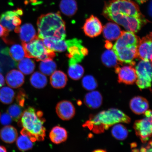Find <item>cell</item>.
Masks as SVG:
<instances>
[{
    "label": "cell",
    "mask_w": 152,
    "mask_h": 152,
    "mask_svg": "<svg viewBox=\"0 0 152 152\" xmlns=\"http://www.w3.org/2000/svg\"><path fill=\"white\" fill-rule=\"evenodd\" d=\"M84 102L85 105L90 109H98L102 104V95L98 91H91V92L87 93L85 95Z\"/></svg>",
    "instance_id": "17"
},
{
    "label": "cell",
    "mask_w": 152,
    "mask_h": 152,
    "mask_svg": "<svg viewBox=\"0 0 152 152\" xmlns=\"http://www.w3.org/2000/svg\"><path fill=\"white\" fill-rule=\"evenodd\" d=\"M23 14V11L20 9H18L14 11H6L0 16V24L7 31H12L15 28L12 24V20L14 17L17 15L21 16Z\"/></svg>",
    "instance_id": "14"
},
{
    "label": "cell",
    "mask_w": 152,
    "mask_h": 152,
    "mask_svg": "<svg viewBox=\"0 0 152 152\" xmlns=\"http://www.w3.org/2000/svg\"><path fill=\"white\" fill-rule=\"evenodd\" d=\"M56 64L53 60L41 61L39 65V69L42 73L46 75H50L56 71Z\"/></svg>",
    "instance_id": "31"
},
{
    "label": "cell",
    "mask_w": 152,
    "mask_h": 152,
    "mask_svg": "<svg viewBox=\"0 0 152 152\" xmlns=\"http://www.w3.org/2000/svg\"><path fill=\"white\" fill-rule=\"evenodd\" d=\"M1 113H0V117H1Z\"/></svg>",
    "instance_id": "47"
},
{
    "label": "cell",
    "mask_w": 152,
    "mask_h": 152,
    "mask_svg": "<svg viewBox=\"0 0 152 152\" xmlns=\"http://www.w3.org/2000/svg\"><path fill=\"white\" fill-rule=\"evenodd\" d=\"M44 44L47 48L55 52H64L67 49V45L64 39L49 37L42 39Z\"/></svg>",
    "instance_id": "19"
},
{
    "label": "cell",
    "mask_w": 152,
    "mask_h": 152,
    "mask_svg": "<svg viewBox=\"0 0 152 152\" xmlns=\"http://www.w3.org/2000/svg\"><path fill=\"white\" fill-rule=\"evenodd\" d=\"M144 148L145 152H152V140L149 142L146 147Z\"/></svg>",
    "instance_id": "39"
},
{
    "label": "cell",
    "mask_w": 152,
    "mask_h": 152,
    "mask_svg": "<svg viewBox=\"0 0 152 152\" xmlns=\"http://www.w3.org/2000/svg\"><path fill=\"white\" fill-rule=\"evenodd\" d=\"M7 112L13 120L16 122L19 121L23 113L20 105L16 104H12L10 106Z\"/></svg>",
    "instance_id": "35"
},
{
    "label": "cell",
    "mask_w": 152,
    "mask_h": 152,
    "mask_svg": "<svg viewBox=\"0 0 152 152\" xmlns=\"http://www.w3.org/2000/svg\"><path fill=\"white\" fill-rule=\"evenodd\" d=\"M50 83L53 88L62 89L64 88L67 83V76L61 71H55L50 77Z\"/></svg>",
    "instance_id": "23"
},
{
    "label": "cell",
    "mask_w": 152,
    "mask_h": 152,
    "mask_svg": "<svg viewBox=\"0 0 152 152\" xmlns=\"http://www.w3.org/2000/svg\"><path fill=\"white\" fill-rule=\"evenodd\" d=\"M134 128L142 143L148 141L152 136V113L149 117L135 121Z\"/></svg>",
    "instance_id": "9"
},
{
    "label": "cell",
    "mask_w": 152,
    "mask_h": 152,
    "mask_svg": "<svg viewBox=\"0 0 152 152\" xmlns=\"http://www.w3.org/2000/svg\"><path fill=\"white\" fill-rule=\"evenodd\" d=\"M104 37L107 41H112L117 39L120 37L121 31L120 28L117 24L109 22L103 26Z\"/></svg>",
    "instance_id": "18"
},
{
    "label": "cell",
    "mask_w": 152,
    "mask_h": 152,
    "mask_svg": "<svg viewBox=\"0 0 152 152\" xmlns=\"http://www.w3.org/2000/svg\"><path fill=\"white\" fill-rule=\"evenodd\" d=\"M59 7L63 14L69 17L75 15L77 10V4L75 0H61Z\"/></svg>",
    "instance_id": "24"
},
{
    "label": "cell",
    "mask_w": 152,
    "mask_h": 152,
    "mask_svg": "<svg viewBox=\"0 0 152 152\" xmlns=\"http://www.w3.org/2000/svg\"><path fill=\"white\" fill-rule=\"evenodd\" d=\"M5 80L7 85L10 87L17 88L23 84L25 78L23 74L21 72L14 69L7 74Z\"/></svg>",
    "instance_id": "15"
},
{
    "label": "cell",
    "mask_w": 152,
    "mask_h": 152,
    "mask_svg": "<svg viewBox=\"0 0 152 152\" xmlns=\"http://www.w3.org/2000/svg\"><path fill=\"white\" fill-rule=\"evenodd\" d=\"M83 29L87 37L94 38L101 34L103 27L99 19L92 15L86 20Z\"/></svg>",
    "instance_id": "11"
},
{
    "label": "cell",
    "mask_w": 152,
    "mask_h": 152,
    "mask_svg": "<svg viewBox=\"0 0 152 152\" xmlns=\"http://www.w3.org/2000/svg\"><path fill=\"white\" fill-rule=\"evenodd\" d=\"M138 58L143 60L152 58V32L140 39L138 48Z\"/></svg>",
    "instance_id": "13"
},
{
    "label": "cell",
    "mask_w": 152,
    "mask_h": 152,
    "mask_svg": "<svg viewBox=\"0 0 152 152\" xmlns=\"http://www.w3.org/2000/svg\"><path fill=\"white\" fill-rule=\"evenodd\" d=\"M130 107L136 115L144 114L149 109V104L145 98L140 96H135L130 100Z\"/></svg>",
    "instance_id": "16"
},
{
    "label": "cell",
    "mask_w": 152,
    "mask_h": 152,
    "mask_svg": "<svg viewBox=\"0 0 152 152\" xmlns=\"http://www.w3.org/2000/svg\"><path fill=\"white\" fill-rule=\"evenodd\" d=\"M7 150L6 148L4 146L0 145V152H7Z\"/></svg>",
    "instance_id": "44"
},
{
    "label": "cell",
    "mask_w": 152,
    "mask_h": 152,
    "mask_svg": "<svg viewBox=\"0 0 152 152\" xmlns=\"http://www.w3.org/2000/svg\"><path fill=\"white\" fill-rule=\"evenodd\" d=\"M9 50V55L15 61H20L26 57L25 52L22 45H14L10 47Z\"/></svg>",
    "instance_id": "30"
},
{
    "label": "cell",
    "mask_w": 152,
    "mask_h": 152,
    "mask_svg": "<svg viewBox=\"0 0 152 152\" xmlns=\"http://www.w3.org/2000/svg\"><path fill=\"white\" fill-rule=\"evenodd\" d=\"M102 63L108 67L115 68L119 63L115 53L110 49H107L102 54Z\"/></svg>",
    "instance_id": "25"
},
{
    "label": "cell",
    "mask_w": 152,
    "mask_h": 152,
    "mask_svg": "<svg viewBox=\"0 0 152 152\" xmlns=\"http://www.w3.org/2000/svg\"><path fill=\"white\" fill-rule=\"evenodd\" d=\"M18 136L16 129L10 125H6L0 131V137L7 143H13L18 138Z\"/></svg>",
    "instance_id": "21"
},
{
    "label": "cell",
    "mask_w": 152,
    "mask_h": 152,
    "mask_svg": "<svg viewBox=\"0 0 152 152\" xmlns=\"http://www.w3.org/2000/svg\"><path fill=\"white\" fill-rule=\"evenodd\" d=\"M140 39L133 32L121 31L120 37L113 47V50L120 63L134 65V60L138 58V48Z\"/></svg>",
    "instance_id": "4"
},
{
    "label": "cell",
    "mask_w": 152,
    "mask_h": 152,
    "mask_svg": "<svg viewBox=\"0 0 152 152\" xmlns=\"http://www.w3.org/2000/svg\"><path fill=\"white\" fill-rule=\"evenodd\" d=\"M137 78L136 83L140 90L151 88L152 82V66L149 60H143L138 63L136 67Z\"/></svg>",
    "instance_id": "7"
},
{
    "label": "cell",
    "mask_w": 152,
    "mask_h": 152,
    "mask_svg": "<svg viewBox=\"0 0 152 152\" xmlns=\"http://www.w3.org/2000/svg\"><path fill=\"white\" fill-rule=\"evenodd\" d=\"M22 45L26 57L34 58L37 61L53 60L56 56L54 51L47 48L39 37L29 42H22Z\"/></svg>",
    "instance_id": "6"
},
{
    "label": "cell",
    "mask_w": 152,
    "mask_h": 152,
    "mask_svg": "<svg viewBox=\"0 0 152 152\" xmlns=\"http://www.w3.org/2000/svg\"><path fill=\"white\" fill-rule=\"evenodd\" d=\"M20 15H17L15 16L12 20V24L15 28L20 26L22 23V20H21Z\"/></svg>",
    "instance_id": "37"
},
{
    "label": "cell",
    "mask_w": 152,
    "mask_h": 152,
    "mask_svg": "<svg viewBox=\"0 0 152 152\" xmlns=\"http://www.w3.org/2000/svg\"><path fill=\"white\" fill-rule=\"evenodd\" d=\"M68 71L69 77L73 80H77L83 77L84 73L83 66L77 64L70 65Z\"/></svg>",
    "instance_id": "32"
},
{
    "label": "cell",
    "mask_w": 152,
    "mask_h": 152,
    "mask_svg": "<svg viewBox=\"0 0 152 152\" xmlns=\"http://www.w3.org/2000/svg\"><path fill=\"white\" fill-rule=\"evenodd\" d=\"M135 1L139 4H140L145 3L148 0H135Z\"/></svg>",
    "instance_id": "43"
},
{
    "label": "cell",
    "mask_w": 152,
    "mask_h": 152,
    "mask_svg": "<svg viewBox=\"0 0 152 152\" xmlns=\"http://www.w3.org/2000/svg\"><path fill=\"white\" fill-rule=\"evenodd\" d=\"M30 82L35 88L42 89L46 86L48 80L47 77L44 74L41 72H36L30 77Z\"/></svg>",
    "instance_id": "26"
},
{
    "label": "cell",
    "mask_w": 152,
    "mask_h": 152,
    "mask_svg": "<svg viewBox=\"0 0 152 152\" xmlns=\"http://www.w3.org/2000/svg\"><path fill=\"white\" fill-rule=\"evenodd\" d=\"M9 32L0 24V37H2L3 39L4 40L8 35Z\"/></svg>",
    "instance_id": "38"
},
{
    "label": "cell",
    "mask_w": 152,
    "mask_h": 152,
    "mask_svg": "<svg viewBox=\"0 0 152 152\" xmlns=\"http://www.w3.org/2000/svg\"><path fill=\"white\" fill-rule=\"evenodd\" d=\"M82 85L86 90L94 91L98 87V83L95 78L91 75H87L83 78Z\"/></svg>",
    "instance_id": "34"
},
{
    "label": "cell",
    "mask_w": 152,
    "mask_h": 152,
    "mask_svg": "<svg viewBox=\"0 0 152 152\" xmlns=\"http://www.w3.org/2000/svg\"><path fill=\"white\" fill-rule=\"evenodd\" d=\"M115 72L118 75V82L126 85H132L136 82L137 76L135 68L133 66L115 67Z\"/></svg>",
    "instance_id": "10"
},
{
    "label": "cell",
    "mask_w": 152,
    "mask_h": 152,
    "mask_svg": "<svg viewBox=\"0 0 152 152\" xmlns=\"http://www.w3.org/2000/svg\"><path fill=\"white\" fill-rule=\"evenodd\" d=\"M16 145L20 151H25L31 149L34 146L33 142L28 136L22 135L17 138Z\"/></svg>",
    "instance_id": "33"
},
{
    "label": "cell",
    "mask_w": 152,
    "mask_h": 152,
    "mask_svg": "<svg viewBox=\"0 0 152 152\" xmlns=\"http://www.w3.org/2000/svg\"><path fill=\"white\" fill-rule=\"evenodd\" d=\"M56 111L57 115L63 121H69L73 118L76 113L75 106L69 101H61L57 104Z\"/></svg>",
    "instance_id": "12"
},
{
    "label": "cell",
    "mask_w": 152,
    "mask_h": 152,
    "mask_svg": "<svg viewBox=\"0 0 152 152\" xmlns=\"http://www.w3.org/2000/svg\"><path fill=\"white\" fill-rule=\"evenodd\" d=\"M18 67L22 73L28 75L33 73L35 69V64L33 60L26 57L20 61Z\"/></svg>",
    "instance_id": "27"
},
{
    "label": "cell",
    "mask_w": 152,
    "mask_h": 152,
    "mask_svg": "<svg viewBox=\"0 0 152 152\" xmlns=\"http://www.w3.org/2000/svg\"><path fill=\"white\" fill-rule=\"evenodd\" d=\"M12 118L10 115L7 113H4L1 115L0 121L2 124L4 125H9L12 122Z\"/></svg>",
    "instance_id": "36"
},
{
    "label": "cell",
    "mask_w": 152,
    "mask_h": 152,
    "mask_svg": "<svg viewBox=\"0 0 152 152\" xmlns=\"http://www.w3.org/2000/svg\"><path fill=\"white\" fill-rule=\"evenodd\" d=\"M19 33L22 42H29L39 37L35 28L30 23L25 24L21 26Z\"/></svg>",
    "instance_id": "20"
},
{
    "label": "cell",
    "mask_w": 152,
    "mask_h": 152,
    "mask_svg": "<svg viewBox=\"0 0 152 152\" xmlns=\"http://www.w3.org/2000/svg\"><path fill=\"white\" fill-rule=\"evenodd\" d=\"M105 47L107 49H111L113 48V45L109 41H106Z\"/></svg>",
    "instance_id": "41"
},
{
    "label": "cell",
    "mask_w": 152,
    "mask_h": 152,
    "mask_svg": "<svg viewBox=\"0 0 152 152\" xmlns=\"http://www.w3.org/2000/svg\"><path fill=\"white\" fill-rule=\"evenodd\" d=\"M40 111H36L35 108L28 107L23 113L18 121L19 126L23 128L20 134L28 137L32 141H42L46 136V129L44 126L45 119Z\"/></svg>",
    "instance_id": "2"
},
{
    "label": "cell",
    "mask_w": 152,
    "mask_h": 152,
    "mask_svg": "<svg viewBox=\"0 0 152 152\" xmlns=\"http://www.w3.org/2000/svg\"><path fill=\"white\" fill-rule=\"evenodd\" d=\"M94 152H99V151H100V152H102V151H104V150H101V149H99V150H96V151H94Z\"/></svg>",
    "instance_id": "45"
},
{
    "label": "cell",
    "mask_w": 152,
    "mask_h": 152,
    "mask_svg": "<svg viewBox=\"0 0 152 152\" xmlns=\"http://www.w3.org/2000/svg\"><path fill=\"white\" fill-rule=\"evenodd\" d=\"M69 60V66L79 63L88 54V50L82 44V41L76 38L66 41Z\"/></svg>",
    "instance_id": "8"
},
{
    "label": "cell",
    "mask_w": 152,
    "mask_h": 152,
    "mask_svg": "<svg viewBox=\"0 0 152 152\" xmlns=\"http://www.w3.org/2000/svg\"><path fill=\"white\" fill-rule=\"evenodd\" d=\"M149 14L152 16V0H151V3H150V4L149 5Z\"/></svg>",
    "instance_id": "42"
},
{
    "label": "cell",
    "mask_w": 152,
    "mask_h": 152,
    "mask_svg": "<svg viewBox=\"0 0 152 152\" xmlns=\"http://www.w3.org/2000/svg\"><path fill=\"white\" fill-rule=\"evenodd\" d=\"M111 133L114 138L119 140H124L128 136V131L126 127L121 124L114 125Z\"/></svg>",
    "instance_id": "29"
},
{
    "label": "cell",
    "mask_w": 152,
    "mask_h": 152,
    "mask_svg": "<svg viewBox=\"0 0 152 152\" xmlns=\"http://www.w3.org/2000/svg\"><path fill=\"white\" fill-rule=\"evenodd\" d=\"M49 138L53 143L55 144L61 143L67 140V131L62 127L58 126H55L50 131Z\"/></svg>",
    "instance_id": "22"
},
{
    "label": "cell",
    "mask_w": 152,
    "mask_h": 152,
    "mask_svg": "<svg viewBox=\"0 0 152 152\" xmlns=\"http://www.w3.org/2000/svg\"><path fill=\"white\" fill-rule=\"evenodd\" d=\"M131 118L121 110L111 108L90 116L88 120L83 125L96 134L103 133L110 127L119 123L129 124Z\"/></svg>",
    "instance_id": "3"
},
{
    "label": "cell",
    "mask_w": 152,
    "mask_h": 152,
    "mask_svg": "<svg viewBox=\"0 0 152 152\" xmlns=\"http://www.w3.org/2000/svg\"><path fill=\"white\" fill-rule=\"evenodd\" d=\"M38 37L40 39L52 37L64 39L66 37L65 23L60 12L41 15L37 20Z\"/></svg>",
    "instance_id": "5"
},
{
    "label": "cell",
    "mask_w": 152,
    "mask_h": 152,
    "mask_svg": "<svg viewBox=\"0 0 152 152\" xmlns=\"http://www.w3.org/2000/svg\"><path fill=\"white\" fill-rule=\"evenodd\" d=\"M4 77L2 74L0 73V88L2 87L5 84Z\"/></svg>",
    "instance_id": "40"
},
{
    "label": "cell",
    "mask_w": 152,
    "mask_h": 152,
    "mask_svg": "<svg viewBox=\"0 0 152 152\" xmlns=\"http://www.w3.org/2000/svg\"><path fill=\"white\" fill-rule=\"evenodd\" d=\"M15 93L9 87H4L0 89V101L4 104H10L14 99Z\"/></svg>",
    "instance_id": "28"
},
{
    "label": "cell",
    "mask_w": 152,
    "mask_h": 152,
    "mask_svg": "<svg viewBox=\"0 0 152 152\" xmlns=\"http://www.w3.org/2000/svg\"><path fill=\"white\" fill-rule=\"evenodd\" d=\"M151 64H152V58H151Z\"/></svg>",
    "instance_id": "46"
},
{
    "label": "cell",
    "mask_w": 152,
    "mask_h": 152,
    "mask_svg": "<svg viewBox=\"0 0 152 152\" xmlns=\"http://www.w3.org/2000/svg\"><path fill=\"white\" fill-rule=\"evenodd\" d=\"M108 20L122 26L127 31L137 33L147 23L137 4L128 2L120 3L113 10L103 15Z\"/></svg>",
    "instance_id": "1"
}]
</instances>
